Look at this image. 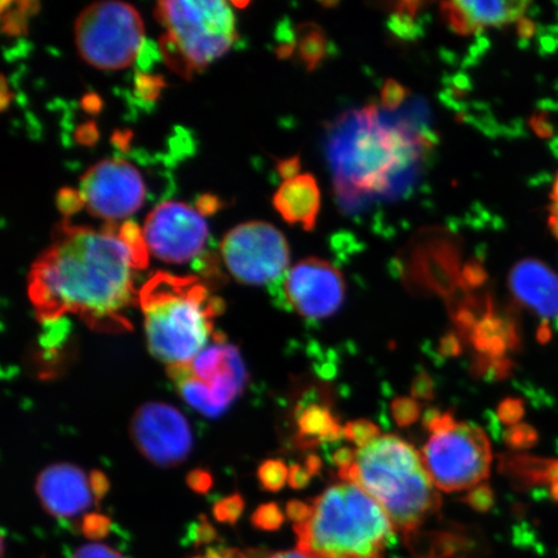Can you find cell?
Wrapping results in <instances>:
<instances>
[{"instance_id":"obj_31","label":"cell","mask_w":558,"mask_h":558,"mask_svg":"<svg viewBox=\"0 0 558 558\" xmlns=\"http://www.w3.org/2000/svg\"><path fill=\"white\" fill-rule=\"evenodd\" d=\"M244 504L239 494L232 495L221 499L219 504L214 507V515L216 520L226 523H235L241 518Z\"/></svg>"},{"instance_id":"obj_26","label":"cell","mask_w":558,"mask_h":558,"mask_svg":"<svg viewBox=\"0 0 558 558\" xmlns=\"http://www.w3.org/2000/svg\"><path fill=\"white\" fill-rule=\"evenodd\" d=\"M380 436V429L373 422L366 421V418L349 422L344 427V437L348 441L357 446L359 449L365 448V446L372 444Z\"/></svg>"},{"instance_id":"obj_6","label":"cell","mask_w":558,"mask_h":558,"mask_svg":"<svg viewBox=\"0 0 558 558\" xmlns=\"http://www.w3.org/2000/svg\"><path fill=\"white\" fill-rule=\"evenodd\" d=\"M156 17L165 29L159 47L166 64L184 78L205 70L236 40L234 12L222 0H165Z\"/></svg>"},{"instance_id":"obj_52","label":"cell","mask_w":558,"mask_h":558,"mask_svg":"<svg viewBox=\"0 0 558 558\" xmlns=\"http://www.w3.org/2000/svg\"><path fill=\"white\" fill-rule=\"evenodd\" d=\"M549 227H550V230H553V233L557 236L558 239V216H555V215H550V218H549Z\"/></svg>"},{"instance_id":"obj_29","label":"cell","mask_w":558,"mask_h":558,"mask_svg":"<svg viewBox=\"0 0 558 558\" xmlns=\"http://www.w3.org/2000/svg\"><path fill=\"white\" fill-rule=\"evenodd\" d=\"M421 414V404H418L414 399H409V397H399V399H396L392 402V415L395 422L399 424L400 427H410L411 424L417 422Z\"/></svg>"},{"instance_id":"obj_49","label":"cell","mask_w":558,"mask_h":558,"mask_svg":"<svg viewBox=\"0 0 558 558\" xmlns=\"http://www.w3.org/2000/svg\"><path fill=\"white\" fill-rule=\"evenodd\" d=\"M538 27L535 26L532 20L521 19L519 21V35L522 39L532 38Z\"/></svg>"},{"instance_id":"obj_37","label":"cell","mask_w":558,"mask_h":558,"mask_svg":"<svg viewBox=\"0 0 558 558\" xmlns=\"http://www.w3.org/2000/svg\"><path fill=\"white\" fill-rule=\"evenodd\" d=\"M522 413V404L518 400L508 399L501 402L498 408V416L506 424H514Z\"/></svg>"},{"instance_id":"obj_41","label":"cell","mask_w":558,"mask_h":558,"mask_svg":"<svg viewBox=\"0 0 558 558\" xmlns=\"http://www.w3.org/2000/svg\"><path fill=\"white\" fill-rule=\"evenodd\" d=\"M286 512H288L289 519L294 521L296 525V523L303 522L306 519H308V515L311 513V505L304 504V501L300 500H292L288 505V509H286Z\"/></svg>"},{"instance_id":"obj_1","label":"cell","mask_w":558,"mask_h":558,"mask_svg":"<svg viewBox=\"0 0 558 558\" xmlns=\"http://www.w3.org/2000/svg\"><path fill=\"white\" fill-rule=\"evenodd\" d=\"M148 260L134 222L96 230L64 221L31 270L35 313L45 324L75 314L97 331H129L125 312L138 300L135 278Z\"/></svg>"},{"instance_id":"obj_3","label":"cell","mask_w":558,"mask_h":558,"mask_svg":"<svg viewBox=\"0 0 558 558\" xmlns=\"http://www.w3.org/2000/svg\"><path fill=\"white\" fill-rule=\"evenodd\" d=\"M339 474L378 501L396 530L408 538L441 507L423 458L413 446L393 435L380 436L355 451L354 463Z\"/></svg>"},{"instance_id":"obj_9","label":"cell","mask_w":558,"mask_h":558,"mask_svg":"<svg viewBox=\"0 0 558 558\" xmlns=\"http://www.w3.org/2000/svg\"><path fill=\"white\" fill-rule=\"evenodd\" d=\"M178 392L206 416H218L242 393L247 381L246 367L233 345L214 344L190 364L169 366Z\"/></svg>"},{"instance_id":"obj_4","label":"cell","mask_w":558,"mask_h":558,"mask_svg":"<svg viewBox=\"0 0 558 558\" xmlns=\"http://www.w3.org/2000/svg\"><path fill=\"white\" fill-rule=\"evenodd\" d=\"M396 527L378 501L353 483L333 485L296 523L298 550L310 558H384Z\"/></svg>"},{"instance_id":"obj_53","label":"cell","mask_w":558,"mask_h":558,"mask_svg":"<svg viewBox=\"0 0 558 558\" xmlns=\"http://www.w3.org/2000/svg\"><path fill=\"white\" fill-rule=\"evenodd\" d=\"M553 199L555 202H558V174H557V178H556L555 184H554Z\"/></svg>"},{"instance_id":"obj_8","label":"cell","mask_w":558,"mask_h":558,"mask_svg":"<svg viewBox=\"0 0 558 558\" xmlns=\"http://www.w3.org/2000/svg\"><path fill=\"white\" fill-rule=\"evenodd\" d=\"M74 38L76 50L87 64L108 72L125 69L143 50V19L128 3L90 4L75 21Z\"/></svg>"},{"instance_id":"obj_30","label":"cell","mask_w":558,"mask_h":558,"mask_svg":"<svg viewBox=\"0 0 558 558\" xmlns=\"http://www.w3.org/2000/svg\"><path fill=\"white\" fill-rule=\"evenodd\" d=\"M251 521L255 527L271 532L282 526L284 515L276 504H268L257 508Z\"/></svg>"},{"instance_id":"obj_32","label":"cell","mask_w":558,"mask_h":558,"mask_svg":"<svg viewBox=\"0 0 558 558\" xmlns=\"http://www.w3.org/2000/svg\"><path fill=\"white\" fill-rule=\"evenodd\" d=\"M465 504L478 512H486L494 506L495 495L492 487L486 484L477 485L466 494Z\"/></svg>"},{"instance_id":"obj_16","label":"cell","mask_w":558,"mask_h":558,"mask_svg":"<svg viewBox=\"0 0 558 558\" xmlns=\"http://www.w3.org/2000/svg\"><path fill=\"white\" fill-rule=\"evenodd\" d=\"M41 506L56 519H73L95 504L90 476L78 466L56 464L39 474L35 484Z\"/></svg>"},{"instance_id":"obj_43","label":"cell","mask_w":558,"mask_h":558,"mask_svg":"<svg viewBox=\"0 0 558 558\" xmlns=\"http://www.w3.org/2000/svg\"><path fill=\"white\" fill-rule=\"evenodd\" d=\"M90 483H93V488L97 501H100L109 490L110 484L107 476H105V474L99 471H95L90 473Z\"/></svg>"},{"instance_id":"obj_39","label":"cell","mask_w":558,"mask_h":558,"mask_svg":"<svg viewBox=\"0 0 558 558\" xmlns=\"http://www.w3.org/2000/svg\"><path fill=\"white\" fill-rule=\"evenodd\" d=\"M542 52L554 53L558 50V26H549L539 32Z\"/></svg>"},{"instance_id":"obj_15","label":"cell","mask_w":558,"mask_h":558,"mask_svg":"<svg viewBox=\"0 0 558 558\" xmlns=\"http://www.w3.org/2000/svg\"><path fill=\"white\" fill-rule=\"evenodd\" d=\"M460 242L449 230L423 229L404 250L402 267L410 281L435 291H450L462 282Z\"/></svg>"},{"instance_id":"obj_40","label":"cell","mask_w":558,"mask_h":558,"mask_svg":"<svg viewBox=\"0 0 558 558\" xmlns=\"http://www.w3.org/2000/svg\"><path fill=\"white\" fill-rule=\"evenodd\" d=\"M187 485L197 493H206L213 486V477L206 471H193L187 476Z\"/></svg>"},{"instance_id":"obj_36","label":"cell","mask_w":558,"mask_h":558,"mask_svg":"<svg viewBox=\"0 0 558 558\" xmlns=\"http://www.w3.org/2000/svg\"><path fill=\"white\" fill-rule=\"evenodd\" d=\"M535 432L527 425H515L507 432V444L512 448H526L535 439Z\"/></svg>"},{"instance_id":"obj_18","label":"cell","mask_w":558,"mask_h":558,"mask_svg":"<svg viewBox=\"0 0 558 558\" xmlns=\"http://www.w3.org/2000/svg\"><path fill=\"white\" fill-rule=\"evenodd\" d=\"M527 2H446L442 16L459 35H472L486 27H501L523 19Z\"/></svg>"},{"instance_id":"obj_11","label":"cell","mask_w":558,"mask_h":558,"mask_svg":"<svg viewBox=\"0 0 558 558\" xmlns=\"http://www.w3.org/2000/svg\"><path fill=\"white\" fill-rule=\"evenodd\" d=\"M271 290L286 310L310 320L333 316L345 299L343 276L332 264L317 257L298 263Z\"/></svg>"},{"instance_id":"obj_38","label":"cell","mask_w":558,"mask_h":558,"mask_svg":"<svg viewBox=\"0 0 558 558\" xmlns=\"http://www.w3.org/2000/svg\"><path fill=\"white\" fill-rule=\"evenodd\" d=\"M312 473L305 465H292L290 469L289 484L294 488H304L311 484Z\"/></svg>"},{"instance_id":"obj_28","label":"cell","mask_w":558,"mask_h":558,"mask_svg":"<svg viewBox=\"0 0 558 558\" xmlns=\"http://www.w3.org/2000/svg\"><path fill=\"white\" fill-rule=\"evenodd\" d=\"M411 96L410 90L401 85V83L395 80H388L384 83L381 88V108L383 110L389 111V113H395V111H399Z\"/></svg>"},{"instance_id":"obj_19","label":"cell","mask_w":558,"mask_h":558,"mask_svg":"<svg viewBox=\"0 0 558 558\" xmlns=\"http://www.w3.org/2000/svg\"><path fill=\"white\" fill-rule=\"evenodd\" d=\"M274 205L289 225L302 226L311 232L317 226L320 211L317 180L310 173L284 180L275 194Z\"/></svg>"},{"instance_id":"obj_25","label":"cell","mask_w":558,"mask_h":558,"mask_svg":"<svg viewBox=\"0 0 558 558\" xmlns=\"http://www.w3.org/2000/svg\"><path fill=\"white\" fill-rule=\"evenodd\" d=\"M259 483L268 492H279L290 477V470L282 460L270 459L265 460L257 471Z\"/></svg>"},{"instance_id":"obj_21","label":"cell","mask_w":558,"mask_h":558,"mask_svg":"<svg viewBox=\"0 0 558 558\" xmlns=\"http://www.w3.org/2000/svg\"><path fill=\"white\" fill-rule=\"evenodd\" d=\"M470 337L481 355L490 359H501L507 349L515 343L513 327L494 316L492 308L477 320Z\"/></svg>"},{"instance_id":"obj_14","label":"cell","mask_w":558,"mask_h":558,"mask_svg":"<svg viewBox=\"0 0 558 558\" xmlns=\"http://www.w3.org/2000/svg\"><path fill=\"white\" fill-rule=\"evenodd\" d=\"M130 430L138 451L159 466L183 463L193 448L190 423L171 404H143L132 417Z\"/></svg>"},{"instance_id":"obj_20","label":"cell","mask_w":558,"mask_h":558,"mask_svg":"<svg viewBox=\"0 0 558 558\" xmlns=\"http://www.w3.org/2000/svg\"><path fill=\"white\" fill-rule=\"evenodd\" d=\"M300 444L335 442L344 437V427L323 403H306L299 407L296 413Z\"/></svg>"},{"instance_id":"obj_45","label":"cell","mask_w":558,"mask_h":558,"mask_svg":"<svg viewBox=\"0 0 558 558\" xmlns=\"http://www.w3.org/2000/svg\"><path fill=\"white\" fill-rule=\"evenodd\" d=\"M216 536L215 530L208 522L202 520L197 523V529H195V533L193 538L197 544L211 542Z\"/></svg>"},{"instance_id":"obj_10","label":"cell","mask_w":558,"mask_h":558,"mask_svg":"<svg viewBox=\"0 0 558 558\" xmlns=\"http://www.w3.org/2000/svg\"><path fill=\"white\" fill-rule=\"evenodd\" d=\"M220 250L230 275L244 284L274 286L290 263L286 236L264 221L244 222L230 230Z\"/></svg>"},{"instance_id":"obj_33","label":"cell","mask_w":558,"mask_h":558,"mask_svg":"<svg viewBox=\"0 0 558 558\" xmlns=\"http://www.w3.org/2000/svg\"><path fill=\"white\" fill-rule=\"evenodd\" d=\"M111 529V521L101 514H88L82 521V533L90 539H101Z\"/></svg>"},{"instance_id":"obj_5","label":"cell","mask_w":558,"mask_h":558,"mask_svg":"<svg viewBox=\"0 0 558 558\" xmlns=\"http://www.w3.org/2000/svg\"><path fill=\"white\" fill-rule=\"evenodd\" d=\"M149 351L169 366L190 364L204 351L222 311L194 276L157 271L138 292Z\"/></svg>"},{"instance_id":"obj_17","label":"cell","mask_w":558,"mask_h":558,"mask_svg":"<svg viewBox=\"0 0 558 558\" xmlns=\"http://www.w3.org/2000/svg\"><path fill=\"white\" fill-rule=\"evenodd\" d=\"M509 290L536 316L558 319V275L541 260L523 259L509 271Z\"/></svg>"},{"instance_id":"obj_42","label":"cell","mask_w":558,"mask_h":558,"mask_svg":"<svg viewBox=\"0 0 558 558\" xmlns=\"http://www.w3.org/2000/svg\"><path fill=\"white\" fill-rule=\"evenodd\" d=\"M332 463L338 466L339 471L349 469L354 463L355 451L349 448H340L332 452Z\"/></svg>"},{"instance_id":"obj_7","label":"cell","mask_w":558,"mask_h":558,"mask_svg":"<svg viewBox=\"0 0 558 558\" xmlns=\"http://www.w3.org/2000/svg\"><path fill=\"white\" fill-rule=\"evenodd\" d=\"M430 438L423 449V462L432 481L446 493L469 490L488 476L492 446L477 425L459 423L452 414L430 410L425 414Z\"/></svg>"},{"instance_id":"obj_2","label":"cell","mask_w":558,"mask_h":558,"mask_svg":"<svg viewBox=\"0 0 558 558\" xmlns=\"http://www.w3.org/2000/svg\"><path fill=\"white\" fill-rule=\"evenodd\" d=\"M425 117L423 104H413L404 113L372 104L341 114L330 125L325 150L344 213L399 199L414 186L435 145Z\"/></svg>"},{"instance_id":"obj_51","label":"cell","mask_w":558,"mask_h":558,"mask_svg":"<svg viewBox=\"0 0 558 558\" xmlns=\"http://www.w3.org/2000/svg\"><path fill=\"white\" fill-rule=\"evenodd\" d=\"M268 558H310V557L300 553V550H284V553H278V554L271 555Z\"/></svg>"},{"instance_id":"obj_34","label":"cell","mask_w":558,"mask_h":558,"mask_svg":"<svg viewBox=\"0 0 558 558\" xmlns=\"http://www.w3.org/2000/svg\"><path fill=\"white\" fill-rule=\"evenodd\" d=\"M72 558H124L118 550L105 544H86L75 550Z\"/></svg>"},{"instance_id":"obj_23","label":"cell","mask_w":558,"mask_h":558,"mask_svg":"<svg viewBox=\"0 0 558 558\" xmlns=\"http://www.w3.org/2000/svg\"><path fill=\"white\" fill-rule=\"evenodd\" d=\"M298 47L300 60L306 69H317L329 53V40L323 27L314 23H305L298 29Z\"/></svg>"},{"instance_id":"obj_48","label":"cell","mask_w":558,"mask_h":558,"mask_svg":"<svg viewBox=\"0 0 558 558\" xmlns=\"http://www.w3.org/2000/svg\"><path fill=\"white\" fill-rule=\"evenodd\" d=\"M460 341L457 339L456 335H448L442 341L441 351L446 355H456L460 352Z\"/></svg>"},{"instance_id":"obj_35","label":"cell","mask_w":558,"mask_h":558,"mask_svg":"<svg viewBox=\"0 0 558 558\" xmlns=\"http://www.w3.org/2000/svg\"><path fill=\"white\" fill-rule=\"evenodd\" d=\"M414 399L429 401L435 397V381L427 373L417 374L411 386Z\"/></svg>"},{"instance_id":"obj_47","label":"cell","mask_w":558,"mask_h":558,"mask_svg":"<svg viewBox=\"0 0 558 558\" xmlns=\"http://www.w3.org/2000/svg\"><path fill=\"white\" fill-rule=\"evenodd\" d=\"M533 129L535 130L536 134H538L542 137H549L553 136V128H550V124L547 121V118L544 116H535L532 120Z\"/></svg>"},{"instance_id":"obj_44","label":"cell","mask_w":558,"mask_h":558,"mask_svg":"<svg viewBox=\"0 0 558 558\" xmlns=\"http://www.w3.org/2000/svg\"><path fill=\"white\" fill-rule=\"evenodd\" d=\"M300 171V158H289L278 163V172L284 180L296 178Z\"/></svg>"},{"instance_id":"obj_24","label":"cell","mask_w":558,"mask_h":558,"mask_svg":"<svg viewBox=\"0 0 558 558\" xmlns=\"http://www.w3.org/2000/svg\"><path fill=\"white\" fill-rule=\"evenodd\" d=\"M422 2H402L393 4V15L389 21V29L396 37L404 40H413L421 33L416 24L418 11L423 9Z\"/></svg>"},{"instance_id":"obj_46","label":"cell","mask_w":558,"mask_h":558,"mask_svg":"<svg viewBox=\"0 0 558 558\" xmlns=\"http://www.w3.org/2000/svg\"><path fill=\"white\" fill-rule=\"evenodd\" d=\"M197 558H247L240 550L232 548H211L207 550L205 557Z\"/></svg>"},{"instance_id":"obj_22","label":"cell","mask_w":558,"mask_h":558,"mask_svg":"<svg viewBox=\"0 0 558 558\" xmlns=\"http://www.w3.org/2000/svg\"><path fill=\"white\" fill-rule=\"evenodd\" d=\"M512 476L527 484H543L549 487L550 495L558 500V460L514 458L505 463Z\"/></svg>"},{"instance_id":"obj_27","label":"cell","mask_w":558,"mask_h":558,"mask_svg":"<svg viewBox=\"0 0 558 558\" xmlns=\"http://www.w3.org/2000/svg\"><path fill=\"white\" fill-rule=\"evenodd\" d=\"M10 11L3 9V29L10 34H21L26 31L27 16L32 15L33 3H7Z\"/></svg>"},{"instance_id":"obj_50","label":"cell","mask_w":558,"mask_h":558,"mask_svg":"<svg viewBox=\"0 0 558 558\" xmlns=\"http://www.w3.org/2000/svg\"><path fill=\"white\" fill-rule=\"evenodd\" d=\"M304 465L312 473V476H317V474L320 472V469H323V462H320V458L317 456H310L306 458Z\"/></svg>"},{"instance_id":"obj_12","label":"cell","mask_w":558,"mask_h":558,"mask_svg":"<svg viewBox=\"0 0 558 558\" xmlns=\"http://www.w3.org/2000/svg\"><path fill=\"white\" fill-rule=\"evenodd\" d=\"M78 193L90 215L116 225L143 207L146 186L142 172L128 160L105 159L85 173Z\"/></svg>"},{"instance_id":"obj_13","label":"cell","mask_w":558,"mask_h":558,"mask_svg":"<svg viewBox=\"0 0 558 558\" xmlns=\"http://www.w3.org/2000/svg\"><path fill=\"white\" fill-rule=\"evenodd\" d=\"M146 247L157 259L184 264L197 257L208 240L207 222L197 209L181 202H165L144 225Z\"/></svg>"}]
</instances>
